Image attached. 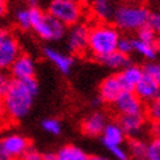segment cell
<instances>
[{
  "label": "cell",
  "mask_w": 160,
  "mask_h": 160,
  "mask_svg": "<svg viewBox=\"0 0 160 160\" xmlns=\"http://www.w3.org/2000/svg\"><path fill=\"white\" fill-rule=\"evenodd\" d=\"M39 92V85L35 77L26 79H12L7 92L3 95L5 115L8 120L20 121L29 115Z\"/></svg>",
  "instance_id": "obj_1"
},
{
  "label": "cell",
  "mask_w": 160,
  "mask_h": 160,
  "mask_svg": "<svg viewBox=\"0 0 160 160\" xmlns=\"http://www.w3.org/2000/svg\"><path fill=\"white\" fill-rule=\"evenodd\" d=\"M30 14V26L35 31V34L43 41H60L67 34V26L56 20L48 12H43L41 8L35 5L29 8Z\"/></svg>",
  "instance_id": "obj_2"
},
{
  "label": "cell",
  "mask_w": 160,
  "mask_h": 160,
  "mask_svg": "<svg viewBox=\"0 0 160 160\" xmlns=\"http://www.w3.org/2000/svg\"><path fill=\"white\" fill-rule=\"evenodd\" d=\"M120 39L118 30L107 23L97 25L89 29V38H87V48L97 58H102L111 52L116 51L117 42Z\"/></svg>",
  "instance_id": "obj_3"
},
{
  "label": "cell",
  "mask_w": 160,
  "mask_h": 160,
  "mask_svg": "<svg viewBox=\"0 0 160 160\" xmlns=\"http://www.w3.org/2000/svg\"><path fill=\"white\" fill-rule=\"evenodd\" d=\"M150 11L141 5H121L113 11L115 25L126 31H137L139 28L145 26Z\"/></svg>",
  "instance_id": "obj_4"
},
{
  "label": "cell",
  "mask_w": 160,
  "mask_h": 160,
  "mask_svg": "<svg viewBox=\"0 0 160 160\" xmlns=\"http://www.w3.org/2000/svg\"><path fill=\"white\" fill-rule=\"evenodd\" d=\"M48 13L65 26H73L82 17V7L77 0H51Z\"/></svg>",
  "instance_id": "obj_5"
},
{
  "label": "cell",
  "mask_w": 160,
  "mask_h": 160,
  "mask_svg": "<svg viewBox=\"0 0 160 160\" xmlns=\"http://www.w3.org/2000/svg\"><path fill=\"white\" fill-rule=\"evenodd\" d=\"M21 53L20 43L9 29L0 28V70H8Z\"/></svg>",
  "instance_id": "obj_6"
},
{
  "label": "cell",
  "mask_w": 160,
  "mask_h": 160,
  "mask_svg": "<svg viewBox=\"0 0 160 160\" xmlns=\"http://www.w3.org/2000/svg\"><path fill=\"white\" fill-rule=\"evenodd\" d=\"M30 146V141L18 133H8L0 137V148L11 160L21 159Z\"/></svg>",
  "instance_id": "obj_7"
},
{
  "label": "cell",
  "mask_w": 160,
  "mask_h": 160,
  "mask_svg": "<svg viewBox=\"0 0 160 160\" xmlns=\"http://www.w3.org/2000/svg\"><path fill=\"white\" fill-rule=\"evenodd\" d=\"M113 107L120 116L137 115L145 112L143 102L133 91H122L120 94V97L115 100Z\"/></svg>",
  "instance_id": "obj_8"
},
{
  "label": "cell",
  "mask_w": 160,
  "mask_h": 160,
  "mask_svg": "<svg viewBox=\"0 0 160 160\" xmlns=\"http://www.w3.org/2000/svg\"><path fill=\"white\" fill-rule=\"evenodd\" d=\"M8 70L11 72L12 79L31 78L35 77V62L31 56L26 53H20Z\"/></svg>",
  "instance_id": "obj_9"
},
{
  "label": "cell",
  "mask_w": 160,
  "mask_h": 160,
  "mask_svg": "<svg viewBox=\"0 0 160 160\" xmlns=\"http://www.w3.org/2000/svg\"><path fill=\"white\" fill-rule=\"evenodd\" d=\"M89 29L82 23L73 25L68 34V48L73 53H82L87 50Z\"/></svg>",
  "instance_id": "obj_10"
},
{
  "label": "cell",
  "mask_w": 160,
  "mask_h": 160,
  "mask_svg": "<svg viewBox=\"0 0 160 160\" xmlns=\"http://www.w3.org/2000/svg\"><path fill=\"white\" fill-rule=\"evenodd\" d=\"M118 125L121 126L125 135H129L130 138H137L146 125V116L145 113L120 116Z\"/></svg>",
  "instance_id": "obj_11"
},
{
  "label": "cell",
  "mask_w": 160,
  "mask_h": 160,
  "mask_svg": "<svg viewBox=\"0 0 160 160\" xmlns=\"http://www.w3.org/2000/svg\"><path fill=\"white\" fill-rule=\"evenodd\" d=\"M159 89H160V86L155 81V78L143 73L139 82L135 85L133 92L137 95L142 102H152L158 97Z\"/></svg>",
  "instance_id": "obj_12"
},
{
  "label": "cell",
  "mask_w": 160,
  "mask_h": 160,
  "mask_svg": "<svg viewBox=\"0 0 160 160\" xmlns=\"http://www.w3.org/2000/svg\"><path fill=\"white\" fill-rule=\"evenodd\" d=\"M106 125H107L106 115L100 111H97V112H92L91 115H89L82 121L81 130L87 137H98V135L102 134Z\"/></svg>",
  "instance_id": "obj_13"
},
{
  "label": "cell",
  "mask_w": 160,
  "mask_h": 160,
  "mask_svg": "<svg viewBox=\"0 0 160 160\" xmlns=\"http://www.w3.org/2000/svg\"><path fill=\"white\" fill-rule=\"evenodd\" d=\"M121 92L122 89L116 74L106 77L99 86V98L103 100V103H112L113 104Z\"/></svg>",
  "instance_id": "obj_14"
},
{
  "label": "cell",
  "mask_w": 160,
  "mask_h": 160,
  "mask_svg": "<svg viewBox=\"0 0 160 160\" xmlns=\"http://www.w3.org/2000/svg\"><path fill=\"white\" fill-rule=\"evenodd\" d=\"M116 76H117L120 85H121L122 91H133L135 85L139 82V79L143 76V70L141 67L130 64V65L121 69V72Z\"/></svg>",
  "instance_id": "obj_15"
},
{
  "label": "cell",
  "mask_w": 160,
  "mask_h": 160,
  "mask_svg": "<svg viewBox=\"0 0 160 160\" xmlns=\"http://www.w3.org/2000/svg\"><path fill=\"white\" fill-rule=\"evenodd\" d=\"M102 139L103 143L107 148L116 147V146H122V143L125 141V133L122 132L121 126L118 125V122H107L104 126V129L102 132Z\"/></svg>",
  "instance_id": "obj_16"
},
{
  "label": "cell",
  "mask_w": 160,
  "mask_h": 160,
  "mask_svg": "<svg viewBox=\"0 0 160 160\" xmlns=\"http://www.w3.org/2000/svg\"><path fill=\"white\" fill-rule=\"evenodd\" d=\"M43 53H44L46 58L64 74H68L72 69V67H73V64H74L72 56L65 55L64 52L56 50V48H52V47H46L43 50Z\"/></svg>",
  "instance_id": "obj_17"
},
{
  "label": "cell",
  "mask_w": 160,
  "mask_h": 160,
  "mask_svg": "<svg viewBox=\"0 0 160 160\" xmlns=\"http://www.w3.org/2000/svg\"><path fill=\"white\" fill-rule=\"evenodd\" d=\"M103 65L107 67V68H111V69H124L125 67L130 65V59L129 56L125 55V53H121L118 52L117 50L111 52L106 56H102V58L98 59Z\"/></svg>",
  "instance_id": "obj_18"
},
{
  "label": "cell",
  "mask_w": 160,
  "mask_h": 160,
  "mask_svg": "<svg viewBox=\"0 0 160 160\" xmlns=\"http://www.w3.org/2000/svg\"><path fill=\"white\" fill-rule=\"evenodd\" d=\"M56 155H58V160H87L89 158L87 152L74 145H67L61 147Z\"/></svg>",
  "instance_id": "obj_19"
},
{
  "label": "cell",
  "mask_w": 160,
  "mask_h": 160,
  "mask_svg": "<svg viewBox=\"0 0 160 160\" xmlns=\"http://www.w3.org/2000/svg\"><path fill=\"white\" fill-rule=\"evenodd\" d=\"M128 154L135 160H146L147 143H145L139 138H130L128 143Z\"/></svg>",
  "instance_id": "obj_20"
},
{
  "label": "cell",
  "mask_w": 160,
  "mask_h": 160,
  "mask_svg": "<svg viewBox=\"0 0 160 160\" xmlns=\"http://www.w3.org/2000/svg\"><path fill=\"white\" fill-rule=\"evenodd\" d=\"M132 43H133V51L138 52L141 56H143V58H146L148 60H154L156 58L158 55V51L155 48L154 44L151 43H145L139 41V39H132Z\"/></svg>",
  "instance_id": "obj_21"
},
{
  "label": "cell",
  "mask_w": 160,
  "mask_h": 160,
  "mask_svg": "<svg viewBox=\"0 0 160 160\" xmlns=\"http://www.w3.org/2000/svg\"><path fill=\"white\" fill-rule=\"evenodd\" d=\"M113 7L109 0H94L92 12L102 20H108L113 16Z\"/></svg>",
  "instance_id": "obj_22"
},
{
  "label": "cell",
  "mask_w": 160,
  "mask_h": 160,
  "mask_svg": "<svg viewBox=\"0 0 160 160\" xmlns=\"http://www.w3.org/2000/svg\"><path fill=\"white\" fill-rule=\"evenodd\" d=\"M16 23L18 25L22 30H29L30 26V14H29V8H21L16 12Z\"/></svg>",
  "instance_id": "obj_23"
},
{
  "label": "cell",
  "mask_w": 160,
  "mask_h": 160,
  "mask_svg": "<svg viewBox=\"0 0 160 160\" xmlns=\"http://www.w3.org/2000/svg\"><path fill=\"white\" fill-rule=\"evenodd\" d=\"M156 33L154 30H151L147 25L142 26L137 30V39H139V41L145 42V43H151L154 44V42L156 41Z\"/></svg>",
  "instance_id": "obj_24"
},
{
  "label": "cell",
  "mask_w": 160,
  "mask_h": 160,
  "mask_svg": "<svg viewBox=\"0 0 160 160\" xmlns=\"http://www.w3.org/2000/svg\"><path fill=\"white\" fill-rule=\"evenodd\" d=\"M43 130L52 135H59L61 133V124L56 118H46L42 121Z\"/></svg>",
  "instance_id": "obj_25"
},
{
  "label": "cell",
  "mask_w": 160,
  "mask_h": 160,
  "mask_svg": "<svg viewBox=\"0 0 160 160\" xmlns=\"http://www.w3.org/2000/svg\"><path fill=\"white\" fill-rule=\"evenodd\" d=\"M146 160H160V138H154L147 145Z\"/></svg>",
  "instance_id": "obj_26"
},
{
  "label": "cell",
  "mask_w": 160,
  "mask_h": 160,
  "mask_svg": "<svg viewBox=\"0 0 160 160\" xmlns=\"http://www.w3.org/2000/svg\"><path fill=\"white\" fill-rule=\"evenodd\" d=\"M147 117L152 122H160V100L154 99L147 107Z\"/></svg>",
  "instance_id": "obj_27"
},
{
  "label": "cell",
  "mask_w": 160,
  "mask_h": 160,
  "mask_svg": "<svg viewBox=\"0 0 160 160\" xmlns=\"http://www.w3.org/2000/svg\"><path fill=\"white\" fill-rule=\"evenodd\" d=\"M118 52L125 53L129 56V53L133 52V43H132V39L129 38H120L118 42H117V48Z\"/></svg>",
  "instance_id": "obj_28"
},
{
  "label": "cell",
  "mask_w": 160,
  "mask_h": 160,
  "mask_svg": "<svg viewBox=\"0 0 160 160\" xmlns=\"http://www.w3.org/2000/svg\"><path fill=\"white\" fill-rule=\"evenodd\" d=\"M11 82H12L11 74H8L7 70H0V97H3L7 92Z\"/></svg>",
  "instance_id": "obj_29"
},
{
  "label": "cell",
  "mask_w": 160,
  "mask_h": 160,
  "mask_svg": "<svg viewBox=\"0 0 160 160\" xmlns=\"http://www.w3.org/2000/svg\"><path fill=\"white\" fill-rule=\"evenodd\" d=\"M146 25L151 30H154L156 34L160 33V13H150Z\"/></svg>",
  "instance_id": "obj_30"
},
{
  "label": "cell",
  "mask_w": 160,
  "mask_h": 160,
  "mask_svg": "<svg viewBox=\"0 0 160 160\" xmlns=\"http://www.w3.org/2000/svg\"><path fill=\"white\" fill-rule=\"evenodd\" d=\"M111 151V154L113 155V158L116 160H129L130 156L128 154V151L122 147V146H116V147H111L108 148Z\"/></svg>",
  "instance_id": "obj_31"
},
{
  "label": "cell",
  "mask_w": 160,
  "mask_h": 160,
  "mask_svg": "<svg viewBox=\"0 0 160 160\" xmlns=\"http://www.w3.org/2000/svg\"><path fill=\"white\" fill-rule=\"evenodd\" d=\"M21 159L22 160H43V154L41 152V151H38L37 148L30 146Z\"/></svg>",
  "instance_id": "obj_32"
},
{
  "label": "cell",
  "mask_w": 160,
  "mask_h": 160,
  "mask_svg": "<svg viewBox=\"0 0 160 160\" xmlns=\"http://www.w3.org/2000/svg\"><path fill=\"white\" fill-rule=\"evenodd\" d=\"M159 67H160V64L154 62V61H150L148 64H146V65L142 68V70H143V73H145V74H148L151 77H154L156 74Z\"/></svg>",
  "instance_id": "obj_33"
},
{
  "label": "cell",
  "mask_w": 160,
  "mask_h": 160,
  "mask_svg": "<svg viewBox=\"0 0 160 160\" xmlns=\"http://www.w3.org/2000/svg\"><path fill=\"white\" fill-rule=\"evenodd\" d=\"M8 12V0H0V18L4 17Z\"/></svg>",
  "instance_id": "obj_34"
},
{
  "label": "cell",
  "mask_w": 160,
  "mask_h": 160,
  "mask_svg": "<svg viewBox=\"0 0 160 160\" xmlns=\"http://www.w3.org/2000/svg\"><path fill=\"white\" fill-rule=\"evenodd\" d=\"M151 133H152L154 138H160V122H152Z\"/></svg>",
  "instance_id": "obj_35"
},
{
  "label": "cell",
  "mask_w": 160,
  "mask_h": 160,
  "mask_svg": "<svg viewBox=\"0 0 160 160\" xmlns=\"http://www.w3.org/2000/svg\"><path fill=\"white\" fill-rule=\"evenodd\" d=\"M4 118H7V115H5V107H4L3 97H0V121H3Z\"/></svg>",
  "instance_id": "obj_36"
},
{
  "label": "cell",
  "mask_w": 160,
  "mask_h": 160,
  "mask_svg": "<svg viewBox=\"0 0 160 160\" xmlns=\"http://www.w3.org/2000/svg\"><path fill=\"white\" fill-rule=\"evenodd\" d=\"M43 160H58V155H56V152H44Z\"/></svg>",
  "instance_id": "obj_37"
},
{
  "label": "cell",
  "mask_w": 160,
  "mask_h": 160,
  "mask_svg": "<svg viewBox=\"0 0 160 160\" xmlns=\"http://www.w3.org/2000/svg\"><path fill=\"white\" fill-rule=\"evenodd\" d=\"M87 160H111L107 156H103V155H89Z\"/></svg>",
  "instance_id": "obj_38"
},
{
  "label": "cell",
  "mask_w": 160,
  "mask_h": 160,
  "mask_svg": "<svg viewBox=\"0 0 160 160\" xmlns=\"http://www.w3.org/2000/svg\"><path fill=\"white\" fill-rule=\"evenodd\" d=\"M154 78H155V81L158 82V85L160 86V67H159V69H158V72H156V74L154 76Z\"/></svg>",
  "instance_id": "obj_39"
},
{
  "label": "cell",
  "mask_w": 160,
  "mask_h": 160,
  "mask_svg": "<svg viewBox=\"0 0 160 160\" xmlns=\"http://www.w3.org/2000/svg\"><path fill=\"white\" fill-rule=\"evenodd\" d=\"M0 160H11L9 158H8V156L4 154V151H3L2 148H0Z\"/></svg>",
  "instance_id": "obj_40"
},
{
  "label": "cell",
  "mask_w": 160,
  "mask_h": 160,
  "mask_svg": "<svg viewBox=\"0 0 160 160\" xmlns=\"http://www.w3.org/2000/svg\"><path fill=\"white\" fill-rule=\"evenodd\" d=\"M102 103H103V100H102L100 98H97V99H94V100H92V104H94L95 107H98V106H100V104H102Z\"/></svg>",
  "instance_id": "obj_41"
},
{
  "label": "cell",
  "mask_w": 160,
  "mask_h": 160,
  "mask_svg": "<svg viewBox=\"0 0 160 160\" xmlns=\"http://www.w3.org/2000/svg\"><path fill=\"white\" fill-rule=\"evenodd\" d=\"M154 46H155L156 51L159 52V51H160V38H156V41L154 42Z\"/></svg>",
  "instance_id": "obj_42"
},
{
  "label": "cell",
  "mask_w": 160,
  "mask_h": 160,
  "mask_svg": "<svg viewBox=\"0 0 160 160\" xmlns=\"http://www.w3.org/2000/svg\"><path fill=\"white\" fill-rule=\"evenodd\" d=\"M25 2H28V3L31 4V5H35V3L38 2V0H25Z\"/></svg>",
  "instance_id": "obj_43"
},
{
  "label": "cell",
  "mask_w": 160,
  "mask_h": 160,
  "mask_svg": "<svg viewBox=\"0 0 160 160\" xmlns=\"http://www.w3.org/2000/svg\"><path fill=\"white\" fill-rule=\"evenodd\" d=\"M2 132H3V125H2V121H0V135H2Z\"/></svg>",
  "instance_id": "obj_44"
},
{
  "label": "cell",
  "mask_w": 160,
  "mask_h": 160,
  "mask_svg": "<svg viewBox=\"0 0 160 160\" xmlns=\"http://www.w3.org/2000/svg\"><path fill=\"white\" fill-rule=\"evenodd\" d=\"M156 99H159V100H160V89H159V92H158V97H156Z\"/></svg>",
  "instance_id": "obj_45"
},
{
  "label": "cell",
  "mask_w": 160,
  "mask_h": 160,
  "mask_svg": "<svg viewBox=\"0 0 160 160\" xmlns=\"http://www.w3.org/2000/svg\"><path fill=\"white\" fill-rule=\"evenodd\" d=\"M14 160H22V159H14Z\"/></svg>",
  "instance_id": "obj_46"
}]
</instances>
